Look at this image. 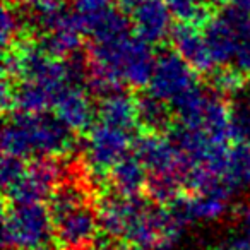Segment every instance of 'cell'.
Returning <instances> with one entry per match:
<instances>
[{"label":"cell","instance_id":"obj_1","mask_svg":"<svg viewBox=\"0 0 250 250\" xmlns=\"http://www.w3.org/2000/svg\"><path fill=\"white\" fill-rule=\"evenodd\" d=\"M77 149L76 132L57 115L11 111L2 134V151L19 158H67Z\"/></svg>","mask_w":250,"mask_h":250},{"label":"cell","instance_id":"obj_2","mask_svg":"<svg viewBox=\"0 0 250 250\" xmlns=\"http://www.w3.org/2000/svg\"><path fill=\"white\" fill-rule=\"evenodd\" d=\"M55 235V225L48 206L43 202L12 204L4 208L2 245L4 250H24L48 245Z\"/></svg>","mask_w":250,"mask_h":250},{"label":"cell","instance_id":"obj_3","mask_svg":"<svg viewBox=\"0 0 250 250\" xmlns=\"http://www.w3.org/2000/svg\"><path fill=\"white\" fill-rule=\"evenodd\" d=\"M134 144V132L98 122L89 129L84 149L87 171L94 177L108 178V171Z\"/></svg>","mask_w":250,"mask_h":250},{"label":"cell","instance_id":"obj_4","mask_svg":"<svg viewBox=\"0 0 250 250\" xmlns=\"http://www.w3.org/2000/svg\"><path fill=\"white\" fill-rule=\"evenodd\" d=\"M202 31L216 65H229L235 60L240 42L250 35V14L231 5L218 16H211Z\"/></svg>","mask_w":250,"mask_h":250},{"label":"cell","instance_id":"obj_5","mask_svg":"<svg viewBox=\"0 0 250 250\" xmlns=\"http://www.w3.org/2000/svg\"><path fill=\"white\" fill-rule=\"evenodd\" d=\"M134 154L139 158L149 173H177L184 178L190 168L182 149L167 134L146 132L134 137Z\"/></svg>","mask_w":250,"mask_h":250},{"label":"cell","instance_id":"obj_6","mask_svg":"<svg viewBox=\"0 0 250 250\" xmlns=\"http://www.w3.org/2000/svg\"><path fill=\"white\" fill-rule=\"evenodd\" d=\"M195 74L197 72L177 52L165 50L160 55H156L149 91L160 96L161 100L171 103L182 93H185L194 84H197Z\"/></svg>","mask_w":250,"mask_h":250},{"label":"cell","instance_id":"obj_7","mask_svg":"<svg viewBox=\"0 0 250 250\" xmlns=\"http://www.w3.org/2000/svg\"><path fill=\"white\" fill-rule=\"evenodd\" d=\"M53 225H55L57 240L65 249L89 245L100 229L98 204L94 201L81 204L79 208L72 209L62 218L53 221Z\"/></svg>","mask_w":250,"mask_h":250},{"label":"cell","instance_id":"obj_8","mask_svg":"<svg viewBox=\"0 0 250 250\" xmlns=\"http://www.w3.org/2000/svg\"><path fill=\"white\" fill-rule=\"evenodd\" d=\"M129 18L132 21L134 33L149 45H158L170 38L173 29V16L165 0H141Z\"/></svg>","mask_w":250,"mask_h":250},{"label":"cell","instance_id":"obj_9","mask_svg":"<svg viewBox=\"0 0 250 250\" xmlns=\"http://www.w3.org/2000/svg\"><path fill=\"white\" fill-rule=\"evenodd\" d=\"M170 40L175 52L197 74L208 76L216 69V62L212 59L208 42H206L204 31H201L199 26L178 22L171 29Z\"/></svg>","mask_w":250,"mask_h":250},{"label":"cell","instance_id":"obj_10","mask_svg":"<svg viewBox=\"0 0 250 250\" xmlns=\"http://www.w3.org/2000/svg\"><path fill=\"white\" fill-rule=\"evenodd\" d=\"M141 204H143L141 197H124L117 192L104 194L98 202L101 233L124 242Z\"/></svg>","mask_w":250,"mask_h":250},{"label":"cell","instance_id":"obj_11","mask_svg":"<svg viewBox=\"0 0 250 250\" xmlns=\"http://www.w3.org/2000/svg\"><path fill=\"white\" fill-rule=\"evenodd\" d=\"M53 110L55 115L69 125L76 134H83L93 127L94 111L89 100V91L84 89V86L69 84L63 89L55 94L53 101Z\"/></svg>","mask_w":250,"mask_h":250},{"label":"cell","instance_id":"obj_12","mask_svg":"<svg viewBox=\"0 0 250 250\" xmlns=\"http://www.w3.org/2000/svg\"><path fill=\"white\" fill-rule=\"evenodd\" d=\"M147 168L134 153H127L108 171V184L113 192L124 197H141L146 192Z\"/></svg>","mask_w":250,"mask_h":250},{"label":"cell","instance_id":"obj_13","mask_svg":"<svg viewBox=\"0 0 250 250\" xmlns=\"http://www.w3.org/2000/svg\"><path fill=\"white\" fill-rule=\"evenodd\" d=\"M98 118L108 125L129 132H136L139 127V115H137V96L118 89L108 96L101 98L98 106Z\"/></svg>","mask_w":250,"mask_h":250},{"label":"cell","instance_id":"obj_14","mask_svg":"<svg viewBox=\"0 0 250 250\" xmlns=\"http://www.w3.org/2000/svg\"><path fill=\"white\" fill-rule=\"evenodd\" d=\"M137 115H139V127H143L146 132L168 134V130L175 124V113L170 103L151 91L137 96Z\"/></svg>","mask_w":250,"mask_h":250},{"label":"cell","instance_id":"obj_15","mask_svg":"<svg viewBox=\"0 0 250 250\" xmlns=\"http://www.w3.org/2000/svg\"><path fill=\"white\" fill-rule=\"evenodd\" d=\"M83 35V22H72V24L62 26V28L53 29V31L42 33V38L38 40V43L52 57L67 59V57L81 52Z\"/></svg>","mask_w":250,"mask_h":250},{"label":"cell","instance_id":"obj_16","mask_svg":"<svg viewBox=\"0 0 250 250\" xmlns=\"http://www.w3.org/2000/svg\"><path fill=\"white\" fill-rule=\"evenodd\" d=\"M53 93L36 81H14V103L12 111L43 113L53 108Z\"/></svg>","mask_w":250,"mask_h":250},{"label":"cell","instance_id":"obj_17","mask_svg":"<svg viewBox=\"0 0 250 250\" xmlns=\"http://www.w3.org/2000/svg\"><path fill=\"white\" fill-rule=\"evenodd\" d=\"M229 141L250 146V81L228 100Z\"/></svg>","mask_w":250,"mask_h":250},{"label":"cell","instance_id":"obj_18","mask_svg":"<svg viewBox=\"0 0 250 250\" xmlns=\"http://www.w3.org/2000/svg\"><path fill=\"white\" fill-rule=\"evenodd\" d=\"M223 194H188V208L192 219L195 221H216L228 211V201Z\"/></svg>","mask_w":250,"mask_h":250},{"label":"cell","instance_id":"obj_19","mask_svg":"<svg viewBox=\"0 0 250 250\" xmlns=\"http://www.w3.org/2000/svg\"><path fill=\"white\" fill-rule=\"evenodd\" d=\"M184 178L177 173H149L146 184V195L161 206L170 204L182 194Z\"/></svg>","mask_w":250,"mask_h":250},{"label":"cell","instance_id":"obj_20","mask_svg":"<svg viewBox=\"0 0 250 250\" xmlns=\"http://www.w3.org/2000/svg\"><path fill=\"white\" fill-rule=\"evenodd\" d=\"M225 180L235 190L250 187V146L249 144H235L229 149L228 168Z\"/></svg>","mask_w":250,"mask_h":250},{"label":"cell","instance_id":"obj_21","mask_svg":"<svg viewBox=\"0 0 250 250\" xmlns=\"http://www.w3.org/2000/svg\"><path fill=\"white\" fill-rule=\"evenodd\" d=\"M208 76H209L208 77L209 87L212 91H216L218 94H221V96H225L226 100H229L236 91H240L249 83V77L242 70H238L236 67H228V65L216 67Z\"/></svg>","mask_w":250,"mask_h":250},{"label":"cell","instance_id":"obj_22","mask_svg":"<svg viewBox=\"0 0 250 250\" xmlns=\"http://www.w3.org/2000/svg\"><path fill=\"white\" fill-rule=\"evenodd\" d=\"M173 19L185 24L204 26L209 21V5L204 0H165Z\"/></svg>","mask_w":250,"mask_h":250},{"label":"cell","instance_id":"obj_23","mask_svg":"<svg viewBox=\"0 0 250 250\" xmlns=\"http://www.w3.org/2000/svg\"><path fill=\"white\" fill-rule=\"evenodd\" d=\"M24 19L14 9V4H5L4 9H2V19H0V40H2L4 50H9L18 45V40L24 31Z\"/></svg>","mask_w":250,"mask_h":250},{"label":"cell","instance_id":"obj_24","mask_svg":"<svg viewBox=\"0 0 250 250\" xmlns=\"http://www.w3.org/2000/svg\"><path fill=\"white\" fill-rule=\"evenodd\" d=\"M72 9L81 18L84 26V33H87L89 26L110 9H113V0H72Z\"/></svg>","mask_w":250,"mask_h":250},{"label":"cell","instance_id":"obj_25","mask_svg":"<svg viewBox=\"0 0 250 250\" xmlns=\"http://www.w3.org/2000/svg\"><path fill=\"white\" fill-rule=\"evenodd\" d=\"M28 171V165H26L24 158L12 156V154H4L2 158V168H0V175H2V188L7 190L14 184H18L24 173Z\"/></svg>","mask_w":250,"mask_h":250},{"label":"cell","instance_id":"obj_26","mask_svg":"<svg viewBox=\"0 0 250 250\" xmlns=\"http://www.w3.org/2000/svg\"><path fill=\"white\" fill-rule=\"evenodd\" d=\"M233 62H235L236 69L242 70L250 79V35L245 36V38L240 42V46H238V50H236V55Z\"/></svg>","mask_w":250,"mask_h":250},{"label":"cell","instance_id":"obj_27","mask_svg":"<svg viewBox=\"0 0 250 250\" xmlns=\"http://www.w3.org/2000/svg\"><path fill=\"white\" fill-rule=\"evenodd\" d=\"M240 228L250 235V202L243 206L242 212H240Z\"/></svg>","mask_w":250,"mask_h":250},{"label":"cell","instance_id":"obj_28","mask_svg":"<svg viewBox=\"0 0 250 250\" xmlns=\"http://www.w3.org/2000/svg\"><path fill=\"white\" fill-rule=\"evenodd\" d=\"M175 240H170V238H161L160 242H156L154 243L151 249H147V250H177L175 249Z\"/></svg>","mask_w":250,"mask_h":250},{"label":"cell","instance_id":"obj_29","mask_svg":"<svg viewBox=\"0 0 250 250\" xmlns=\"http://www.w3.org/2000/svg\"><path fill=\"white\" fill-rule=\"evenodd\" d=\"M229 2H231L233 7H236V9H240V11L249 12L250 14V0H229Z\"/></svg>","mask_w":250,"mask_h":250},{"label":"cell","instance_id":"obj_30","mask_svg":"<svg viewBox=\"0 0 250 250\" xmlns=\"http://www.w3.org/2000/svg\"><path fill=\"white\" fill-rule=\"evenodd\" d=\"M208 250H236V249L231 245V243L228 242V238H226V240H223V242H219V243H214V245H211Z\"/></svg>","mask_w":250,"mask_h":250},{"label":"cell","instance_id":"obj_31","mask_svg":"<svg viewBox=\"0 0 250 250\" xmlns=\"http://www.w3.org/2000/svg\"><path fill=\"white\" fill-rule=\"evenodd\" d=\"M14 5H29V7H36L42 0H9Z\"/></svg>","mask_w":250,"mask_h":250},{"label":"cell","instance_id":"obj_32","mask_svg":"<svg viewBox=\"0 0 250 250\" xmlns=\"http://www.w3.org/2000/svg\"><path fill=\"white\" fill-rule=\"evenodd\" d=\"M209 7H219V5H225L228 0H204Z\"/></svg>","mask_w":250,"mask_h":250},{"label":"cell","instance_id":"obj_33","mask_svg":"<svg viewBox=\"0 0 250 250\" xmlns=\"http://www.w3.org/2000/svg\"><path fill=\"white\" fill-rule=\"evenodd\" d=\"M24 250H53L50 245H40V247H31V249H24Z\"/></svg>","mask_w":250,"mask_h":250},{"label":"cell","instance_id":"obj_34","mask_svg":"<svg viewBox=\"0 0 250 250\" xmlns=\"http://www.w3.org/2000/svg\"><path fill=\"white\" fill-rule=\"evenodd\" d=\"M67 250H94V247H91V245H83V247H74V249H67Z\"/></svg>","mask_w":250,"mask_h":250}]
</instances>
